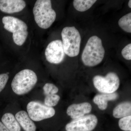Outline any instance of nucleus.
<instances>
[{"instance_id":"obj_24","label":"nucleus","mask_w":131,"mask_h":131,"mask_svg":"<svg viewBox=\"0 0 131 131\" xmlns=\"http://www.w3.org/2000/svg\"><path fill=\"white\" fill-rule=\"evenodd\" d=\"M128 6H129V7L130 8H131V1H129V3H128Z\"/></svg>"},{"instance_id":"obj_7","label":"nucleus","mask_w":131,"mask_h":131,"mask_svg":"<svg viewBox=\"0 0 131 131\" xmlns=\"http://www.w3.org/2000/svg\"><path fill=\"white\" fill-rule=\"evenodd\" d=\"M27 109L31 119L37 122L51 118L56 113L55 109L53 107L34 101L28 103Z\"/></svg>"},{"instance_id":"obj_10","label":"nucleus","mask_w":131,"mask_h":131,"mask_svg":"<svg viewBox=\"0 0 131 131\" xmlns=\"http://www.w3.org/2000/svg\"><path fill=\"white\" fill-rule=\"evenodd\" d=\"M92 108V106L89 102L73 104L68 107L67 114L74 119L88 114L91 112Z\"/></svg>"},{"instance_id":"obj_8","label":"nucleus","mask_w":131,"mask_h":131,"mask_svg":"<svg viewBox=\"0 0 131 131\" xmlns=\"http://www.w3.org/2000/svg\"><path fill=\"white\" fill-rule=\"evenodd\" d=\"M98 120L95 115L87 114L73 119L66 125V131H92L96 127Z\"/></svg>"},{"instance_id":"obj_3","label":"nucleus","mask_w":131,"mask_h":131,"mask_svg":"<svg viewBox=\"0 0 131 131\" xmlns=\"http://www.w3.org/2000/svg\"><path fill=\"white\" fill-rule=\"evenodd\" d=\"M37 81V77L34 71L28 69L23 70L14 78L12 83V90L16 94H25L32 89Z\"/></svg>"},{"instance_id":"obj_1","label":"nucleus","mask_w":131,"mask_h":131,"mask_svg":"<svg viewBox=\"0 0 131 131\" xmlns=\"http://www.w3.org/2000/svg\"><path fill=\"white\" fill-rule=\"evenodd\" d=\"M105 50L102 41L98 36L89 38L82 55V61L84 65L94 67L102 62L104 58Z\"/></svg>"},{"instance_id":"obj_14","label":"nucleus","mask_w":131,"mask_h":131,"mask_svg":"<svg viewBox=\"0 0 131 131\" xmlns=\"http://www.w3.org/2000/svg\"><path fill=\"white\" fill-rule=\"evenodd\" d=\"M131 114V103L130 102H121L117 105L113 111V116L116 118L130 116Z\"/></svg>"},{"instance_id":"obj_21","label":"nucleus","mask_w":131,"mask_h":131,"mask_svg":"<svg viewBox=\"0 0 131 131\" xmlns=\"http://www.w3.org/2000/svg\"><path fill=\"white\" fill-rule=\"evenodd\" d=\"M121 54L125 59L127 60H131V43H129L125 46L122 49Z\"/></svg>"},{"instance_id":"obj_18","label":"nucleus","mask_w":131,"mask_h":131,"mask_svg":"<svg viewBox=\"0 0 131 131\" xmlns=\"http://www.w3.org/2000/svg\"><path fill=\"white\" fill-rule=\"evenodd\" d=\"M60 99V96L56 94L46 95L45 105L50 107L55 106L57 105Z\"/></svg>"},{"instance_id":"obj_22","label":"nucleus","mask_w":131,"mask_h":131,"mask_svg":"<svg viewBox=\"0 0 131 131\" xmlns=\"http://www.w3.org/2000/svg\"><path fill=\"white\" fill-rule=\"evenodd\" d=\"M8 78L9 76L7 74H0V93L5 88Z\"/></svg>"},{"instance_id":"obj_5","label":"nucleus","mask_w":131,"mask_h":131,"mask_svg":"<svg viewBox=\"0 0 131 131\" xmlns=\"http://www.w3.org/2000/svg\"><path fill=\"white\" fill-rule=\"evenodd\" d=\"M4 28L13 33V38L15 43L17 45H22L27 37L28 27L24 21L12 16H5L2 18Z\"/></svg>"},{"instance_id":"obj_15","label":"nucleus","mask_w":131,"mask_h":131,"mask_svg":"<svg viewBox=\"0 0 131 131\" xmlns=\"http://www.w3.org/2000/svg\"><path fill=\"white\" fill-rule=\"evenodd\" d=\"M2 121L9 131H21V128L15 117L11 113H6L3 115Z\"/></svg>"},{"instance_id":"obj_17","label":"nucleus","mask_w":131,"mask_h":131,"mask_svg":"<svg viewBox=\"0 0 131 131\" xmlns=\"http://www.w3.org/2000/svg\"><path fill=\"white\" fill-rule=\"evenodd\" d=\"M118 24L120 28L126 32L131 33V13L127 14L119 19Z\"/></svg>"},{"instance_id":"obj_11","label":"nucleus","mask_w":131,"mask_h":131,"mask_svg":"<svg viewBox=\"0 0 131 131\" xmlns=\"http://www.w3.org/2000/svg\"><path fill=\"white\" fill-rule=\"evenodd\" d=\"M26 6V2L23 0H0V10L6 13L21 12Z\"/></svg>"},{"instance_id":"obj_6","label":"nucleus","mask_w":131,"mask_h":131,"mask_svg":"<svg viewBox=\"0 0 131 131\" xmlns=\"http://www.w3.org/2000/svg\"><path fill=\"white\" fill-rule=\"evenodd\" d=\"M95 88L103 94L115 93L119 88L120 81L117 74L114 72L108 73L105 76L96 75L93 78Z\"/></svg>"},{"instance_id":"obj_25","label":"nucleus","mask_w":131,"mask_h":131,"mask_svg":"<svg viewBox=\"0 0 131 131\" xmlns=\"http://www.w3.org/2000/svg\"><path fill=\"white\" fill-rule=\"evenodd\" d=\"M6 74H7L8 75L9 74V72H7V73H6Z\"/></svg>"},{"instance_id":"obj_20","label":"nucleus","mask_w":131,"mask_h":131,"mask_svg":"<svg viewBox=\"0 0 131 131\" xmlns=\"http://www.w3.org/2000/svg\"><path fill=\"white\" fill-rule=\"evenodd\" d=\"M44 93L46 95L56 94L58 92L59 89L54 84L51 83H46L43 87Z\"/></svg>"},{"instance_id":"obj_9","label":"nucleus","mask_w":131,"mask_h":131,"mask_svg":"<svg viewBox=\"0 0 131 131\" xmlns=\"http://www.w3.org/2000/svg\"><path fill=\"white\" fill-rule=\"evenodd\" d=\"M47 61L50 63L58 64L63 62L65 56L62 42L60 40L52 41L45 51Z\"/></svg>"},{"instance_id":"obj_12","label":"nucleus","mask_w":131,"mask_h":131,"mask_svg":"<svg viewBox=\"0 0 131 131\" xmlns=\"http://www.w3.org/2000/svg\"><path fill=\"white\" fill-rule=\"evenodd\" d=\"M15 118L25 131H36V125L25 111H20L17 113Z\"/></svg>"},{"instance_id":"obj_4","label":"nucleus","mask_w":131,"mask_h":131,"mask_svg":"<svg viewBox=\"0 0 131 131\" xmlns=\"http://www.w3.org/2000/svg\"><path fill=\"white\" fill-rule=\"evenodd\" d=\"M63 46L65 54L71 57L79 54L81 46V35L75 27H66L61 33Z\"/></svg>"},{"instance_id":"obj_2","label":"nucleus","mask_w":131,"mask_h":131,"mask_svg":"<svg viewBox=\"0 0 131 131\" xmlns=\"http://www.w3.org/2000/svg\"><path fill=\"white\" fill-rule=\"evenodd\" d=\"M36 24L40 28L47 29L52 25L56 18V13L52 8L50 0H37L33 9Z\"/></svg>"},{"instance_id":"obj_19","label":"nucleus","mask_w":131,"mask_h":131,"mask_svg":"<svg viewBox=\"0 0 131 131\" xmlns=\"http://www.w3.org/2000/svg\"><path fill=\"white\" fill-rule=\"evenodd\" d=\"M120 129L124 131H131V116L121 118L118 122Z\"/></svg>"},{"instance_id":"obj_13","label":"nucleus","mask_w":131,"mask_h":131,"mask_svg":"<svg viewBox=\"0 0 131 131\" xmlns=\"http://www.w3.org/2000/svg\"><path fill=\"white\" fill-rule=\"evenodd\" d=\"M118 94L116 93L98 94L94 97L93 102L98 106L100 110H105L107 108L108 101L115 100L118 99Z\"/></svg>"},{"instance_id":"obj_16","label":"nucleus","mask_w":131,"mask_h":131,"mask_svg":"<svg viewBox=\"0 0 131 131\" xmlns=\"http://www.w3.org/2000/svg\"><path fill=\"white\" fill-rule=\"evenodd\" d=\"M96 2V0H74L73 6L80 12H84L89 9Z\"/></svg>"},{"instance_id":"obj_23","label":"nucleus","mask_w":131,"mask_h":131,"mask_svg":"<svg viewBox=\"0 0 131 131\" xmlns=\"http://www.w3.org/2000/svg\"><path fill=\"white\" fill-rule=\"evenodd\" d=\"M0 131H9L2 122L0 121Z\"/></svg>"}]
</instances>
